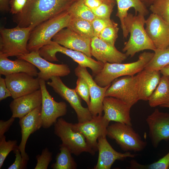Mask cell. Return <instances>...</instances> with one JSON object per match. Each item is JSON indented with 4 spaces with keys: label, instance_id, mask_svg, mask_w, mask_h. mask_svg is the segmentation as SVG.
Listing matches in <instances>:
<instances>
[{
    "label": "cell",
    "instance_id": "277c9868",
    "mask_svg": "<svg viewBox=\"0 0 169 169\" xmlns=\"http://www.w3.org/2000/svg\"><path fill=\"white\" fill-rule=\"evenodd\" d=\"M71 16L68 11L45 21L34 27L31 31L27 44L30 52L38 51L48 44L61 29L67 28Z\"/></svg>",
    "mask_w": 169,
    "mask_h": 169
},
{
    "label": "cell",
    "instance_id": "8fae6325",
    "mask_svg": "<svg viewBox=\"0 0 169 169\" xmlns=\"http://www.w3.org/2000/svg\"><path fill=\"white\" fill-rule=\"evenodd\" d=\"M50 79V81L47 82V84L69 103L76 113L79 122H83L92 118L93 116L88 108L82 105L80 97L74 89H70L66 86L60 77L53 76Z\"/></svg>",
    "mask_w": 169,
    "mask_h": 169
},
{
    "label": "cell",
    "instance_id": "f546056e",
    "mask_svg": "<svg viewBox=\"0 0 169 169\" xmlns=\"http://www.w3.org/2000/svg\"><path fill=\"white\" fill-rule=\"evenodd\" d=\"M67 28L79 35L90 39L94 37L92 22L90 21L71 17Z\"/></svg>",
    "mask_w": 169,
    "mask_h": 169
},
{
    "label": "cell",
    "instance_id": "44dd1931",
    "mask_svg": "<svg viewBox=\"0 0 169 169\" xmlns=\"http://www.w3.org/2000/svg\"><path fill=\"white\" fill-rule=\"evenodd\" d=\"M90 47L92 56L104 64L121 63L127 57L125 53L118 50L115 46L107 44L97 36L91 39Z\"/></svg>",
    "mask_w": 169,
    "mask_h": 169
},
{
    "label": "cell",
    "instance_id": "d6986e66",
    "mask_svg": "<svg viewBox=\"0 0 169 169\" xmlns=\"http://www.w3.org/2000/svg\"><path fill=\"white\" fill-rule=\"evenodd\" d=\"M53 41L68 49L81 52L91 57V40L83 37L68 28H64L53 38Z\"/></svg>",
    "mask_w": 169,
    "mask_h": 169
},
{
    "label": "cell",
    "instance_id": "4316f807",
    "mask_svg": "<svg viewBox=\"0 0 169 169\" xmlns=\"http://www.w3.org/2000/svg\"><path fill=\"white\" fill-rule=\"evenodd\" d=\"M152 107L169 103V76L163 75L148 100Z\"/></svg>",
    "mask_w": 169,
    "mask_h": 169
},
{
    "label": "cell",
    "instance_id": "9c48e42d",
    "mask_svg": "<svg viewBox=\"0 0 169 169\" xmlns=\"http://www.w3.org/2000/svg\"><path fill=\"white\" fill-rule=\"evenodd\" d=\"M108 96L119 99L132 107L139 100L137 74L115 79L106 91L105 97Z\"/></svg>",
    "mask_w": 169,
    "mask_h": 169
},
{
    "label": "cell",
    "instance_id": "1f68e13d",
    "mask_svg": "<svg viewBox=\"0 0 169 169\" xmlns=\"http://www.w3.org/2000/svg\"><path fill=\"white\" fill-rule=\"evenodd\" d=\"M169 167V151L158 161L148 165H142L132 159L130 161V169H168Z\"/></svg>",
    "mask_w": 169,
    "mask_h": 169
},
{
    "label": "cell",
    "instance_id": "30bf717a",
    "mask_svg": "<svg viewBox=\"0 0 169 169\" xmlns=\"http://www.w3.org/2000/svg\"><path fill=\"white\" fill-rule=\"evenodd\" d=\"M39 79L42 94L41 116L42 127L48 129L54 125L59 117L66 115L67 105L64 101H55L48 91L45 81Z\"/></svg>",
    "mask_w": 169,
    "mask_h": 169
},
{
    "label": "cell",
    "instance_id": "8d00e7d4",
    "mask_svg": "<svg viewBox=\"0 0 169 169\" xmlns=\"http://www.w3.org/2000/svg\"><path fill=\"white\" fill-rule=\"evenodd\" d=\"M115 5L113 4L103 3L98 7L92 10L96 18L110 19Z\"/></svg>",
    "mask_w": 169,
    "mask_h": 169
},
{
    "label": "cell",
    "instance_id": "52a82bcc",
    "mask_svg": "<svg viewBox=\"0 0 169 169\" xmlns=\"http://www.w3.org/2000/svg\"><path fill=\"white\" fill-rule=\"evenodd\" d=\"M72 124L62 118H58L54 124V133L72 154L78 156L87 152L94 155L95 152L89 145L84 136L73 129Z\"/></svg>",
    "mask_w": 169,
    "mask_h": 169
},
{
    "label": "cell",
    "instance_id": "836d02e7",
    "mask_svg": "<svg viewBox=\"0 0 169 169\" xmlns=\"http://www.w3.org/2000/svg\"><path fill=\"white\" fill-rule=\"evenodd\" d=\"M119 30L118 23L114 22L103 30L98 37L107 44L115 46V42L118 37Z\"/></svg>",
    "mask_w": 169,
    "mask_h": 169
},
{
    "label": "cell",
    "instance_id": "9a60e30c",
    "mask_svg": "<svg viewBox=\"0 0 169 169\" xmlns=\"http://www.w3.org/2000/svg\"><path fill=\"white\" fill-rule=\"evenodd\" d=\"M20 72L5 76L7 86L14 99L31 93L40 88L39 79Z\"/></svg>",
    "mask_w": 169,
    "mask_h": 169
},
{
    "label": "cell",
    "instance_id": "74e56055",
    "mask_svg": "<svg viewBox=\"0 0 169 169\" xmlns=\"http://www.w3.org/2000/svg\"><path fill=\"white\" fill-rule=\"evenodd\" d=\"M37 163L34 169H47L52 159V153L46 147L42 151L41 154L36 156Z\"/></svg>",
    "mask_w": 169,
    "mask_h": 169
},
{
    "label": "cell",
    "instance_id": "d590c367",
    "mask_svg": "<svg viewBox=\"0 0 169 169\" xmlns=\"http://www.w3.org/2000/svg\"><path fill=\"white\" fill-rule=\"evenodd\" d=\"M74 89L79 97L85 102L88 106L90 102L89 89L87 83L83 78L78 77Z\"/></svg>",
    "mask_w": 169,
    "mask_h": 169
},
{
    "label": "cell",
    "instance_id": "d6a6232c",
    "mask_svg": "<svg viewBox=\"0 0 169 169\" xmlns=\"http://www.w3.org/2000/svg\"><path fill=\"white\" fill-rule=\"evenodd\" d=\"M149 10L169 23V0H155Z\"/></svg>",
    "mask_w": 169,
    "mask_h": 169
},
{
    "label": "cell",
    "instance_id": "8992f818",
    "mask_svg": "<svg viewBox=\"0 0 169 169\" xmlns=\"http://www.w3.org/2000/svg\"><path fill=\"white\" fill-rule=\"evenodd\" d=\"M38 52L42 57L50 62L59 61L56 56L58 52L65 54L80 66L90 68L94 76L101 71L104 65V63L96 61L81 52L68 49L53 41L42 47Z\"/></svg>",
    "mask_w": 169,
    "mask_h": 169
},
{
    "label": "cell",
    "instance_id": "4dcf8cb0",
    "mask_svg": "<svg viewBox=\"0 0 169 169\" xmlns=\"http://www.w3.org/2000/svg\"><path fill=\"white\" fill-rule=\"evenodd\" d=\"M68 11L73 18L91 22L96 18L92 10L85 5L83 0H77Z\"/></svg>",
    "mask_w": 169,
    "mask_h": 169
},
{
    "label": "cell",
    "instance_id": "3957f363",
    "mask_svg": "<svg viewBox=\"0 0 169 169\" xmlns=\"http://www.w3.org/2000/svg\"><path fill=\"white\" fill-rule=\"evenodd\" d=\"M154 53L144 52L141 53L136 61L126 64H104L101 71L94 76V80L100 86L105 87L115 79L125 76H133L143 70L152 58Z\"/></svg>",
    "mask_w": 169,
    "mask_h": 169
},
{
    "label": "cell",
    "instance_id": "5bb4252c",
    "mask_svg": "<svg viewBox=\"0 0 169 169\" xmlns=\"http://www.w3.org/2000/svg\"><path fill=\"white\" fill-rule=\"evenodd\" d=\"M74 73L77 77L83 78L87 83L89 89L90 102L88 108L92 116L102 115L103 102L105 93L111 84L104 87L98 85L85 67L78 65L75 69Z\"/></svg>",
    "mask_w": 169,
    "mask_h": 169
},
{
    "label": "cell",
    "instance_id": "60d3db41",
    "mask_svg": "<svg viewBox=\"0 0 169 169\" xmlns=\"http://www.w3.org/2000/svg\"><path fill=\"white\" fill-rule=\"evenodd\" d=\"M28 0H10V12L12 14H17L21 13Z\"/></svg>",
    "mask_w": 169,
    "mask_h": 169
},
{
    "label": "cell",
    "instance_id": "7bdbcfd3",
    "mask_svg": "<svg viewBox=\"0 0 169 169\" xmlns=\"http://www.w3.org/2000/svg\"><path fill=\"white\" fill-rule=\"evenodd\" d=\"M15 118L11 116L8 120H0V139L3 138L4 134L7 131L14 122Z\"/></svg>",
    "mask_w": 169,
    "mask_h": 169
},
{
    "label": "cell",
    "instance_id": "c3c4849f",
    "mask_svg": "<svg viewBox=\"0 0 169 169\" xmlns=\"http://www.w3.org/2000/svg\"><path fill=\"white\" fill-rule=\"evenodd\" d=\"M103 3H111L115 5L116 1L115 0H101Z\"/></svg>",
    "mask_w": 169,
    "mask_h": 169
},
{
    "label": "cell",
    "instance_id": "f6af8a7d",
    "mask_svg": "<svg viewBox=\"0 0 169 169\" xmlns=\"http://www.w3.org/2000/svg\"><path fill=\"white\" fill-rule=\"evenodd\" d=\"M9 0H0V9L2 11H7L8 9Z\"/></svg>",
    "mask_w": 169,
    "mask_h": 169
},
{
    "label": "cell",
    "instance_id": "ac0fdd59",
    "mask_svg": "<svg viewBox=\"0 0 169 169\" xmlns=\"http://www.w3.org/2000/svg\"><path fill=\"white\" fill-rule=\"evenodd\" d=\"M41 110V105L19 118V124L21 129V139L18 147L23 161L26 164L29 160L28 156L25 151L28 139L31 134L42 127Z\"/></svg>",
    "mask_w": 169,
    "mask_h": 169
},
{
    "label": "cell",
    "instance_id": "681fc988",
    "mask_svg": "<svg viewBox=\"0 0 169 169\" xmlns=\"http://www.w3.org/2000/svg\"><path fill=\"white\" fill-rule=\"evenodd\" d=\"M162 108H169V103L168 104H166L161 105L160 106Z\"/></svg>",
    "mask_w": 169,
    "mask_h": 169
},
{
    "label": "cell",
    "instance_id": "7dc6e473",
    "mask_svg": "<svg viewBox=\"0 0 169 169\" xmlns=\"http://www.w3.org/2000/svg\"><path fill=\"white\" fill-rule=\"evenodd\" d=\"M155 0H141L143 3L147 7H149Z\"/></svg>",
    "mask_w": 169,
    "mask_h": 169
},
{
    "label": "cell",
    "instance_id": "f907efd6",
    "mask_svg": "<svg viewBox=\"0 0 169 169\" xmlns=\"http://www.w3.org/2000/svg\"><path fill=\"white\" fill-rule=\"evenodd\" d=\"M168 169H169V167Z\"/></svg>",
    "mask_w": 169,
    "mask_h": 169
},
{
    "label": "cell",
    "instance_id": "484cf974",
    "mask_svg": "<svg viewBox=\"0 0 169 169\" xmlns=\"http://www.w3.org/2000/svg\"><path fill=\"white\" fill-rule=\"evenodd\" d=\"M117 5V10L116 14L120 21L121 27L124 38H126L129 35L124 23L125 18L128 14V11L133 8L136 14L139 13L145 16L149 13L147 7L141 0H115Z\"/></svg>",
    "mask_w": 169,
    "mask_h": 169
},
{
    "label": "cell",
    "instance_id": "7a4b0ae2",
    "mask_svg": "<svg viewBox=\"0 0 169 169\" xmlns=\"http://www.w3.org/2000/svg\"><path fill=\"white\" fill-rule=\"evenodd\" d=\"M145 16L138 13L134 15L128 13L124 20L126 28L130 36L125 42L122 50L127 57H133L136 54L145 50L154 51L156 49L144 28Z\"/></svg>",
    "mask_w": 169,
    "mask_h": 169
},
{
    "label": "cell",
    "instance_id": "ffe728a7",
    "mask_svg": "<svg viewBox=\"0 0 169 169\" xmlns=\"http://www.w3.org/2000/svg\"><path fill=\"white\" fill-rule=\"evenodd\" d=\"M106 136H101L98 138V160L94 169H110L115 161H123L128 157L134 158L137 155L130 151L124 153L117 151L108 142Z\"/></svg>",
    "mask_w": 169,
    "mask_h": 169
},
{
    "label": "cell",
    "instance_id": "5b68a950",
    "mask_svg": "<svg viewBox=\"0 0 169 169\" xmlns=\"http://www.w3.org/2000/svg\"><path fill=\"white\" fill-rule=\"evenodd\" d=\"M32 29L30 27H21L18 25L11 28H1L0 55L18 57L29 53L27 44Z\"/></svg>",
    "mask_w": 169,
    "mask_h": 169
},
{
    "label": "cell",
    "instance_id": "e0dca14e",
    "mask_svg": "<svg viewBox=\"0 0 169 169\" xmlns=\"http://www.w3.org/2000/svg\"><path fill=\"white\" fill-rule=\"evenodd\" d=\"M146 31L156 49L169 46V23L152 13L146 19Z\"/></svg>",
    "mask_w": 169,
    "mask_h": 169
},
{
    "label": "cell",
    "instance_id": "ee69618b",
    "mask_svg": "<svg viewBox=\"0 0 169 169\" xmlns=\"http://www.w3.org/2000/svg\"><path fill=\"white\" fill-rule=\"evenodd\" d=\"M85 5L91 10L100 6L103 3L101 0H83Z\"/></svg>",
    "mask_w": 169,
    "mask_h": 169
},
{
    "label": "cell",
    "instance_id": "bcb514c9",
    "mask_svg": "<svg viewBox=\"0 0 169 169\" xmlns=\"http://www.w3.org/2000/svg\"><path fill=\"white\" fill-rule=\"evenodd\" d=\"M160 72L163 75L169 76V65L163 68Z\"/></svg>",
    "mask_w": 169,
    "mask_h": 169
},
{
    "label": "cell",
    "instance_id": "2e32d148",
    "mask_svg": "<svg viewBox=\"0 0 169 169\" xmlns=\"http://www.w3.org/2000/svg\"><path fill=\"white\" fill-rule=\"evenodd\" d=\"M146 121L149 128V136L152 146L157 148L162 141H169V113L156 109Z\"/></svg>",
    "mask_w": 169,
    "mask_h": 169
},
{
    "label": "cell",
    "instance_id": "7c38bea8",
    "mask_svg": "<svg viewBox=\"0 0 169 169\" xmlns=\"http://www.w3.org/2000/svg\"><path fill=\"white\" fill-rule=\"evenodd\" d=\"M109 121L102 115L93 116L83 122L72 124L73 129L82 134L90 147L95 151H98V139L101 136H106Z\"/></svg>",
    "mask_w": 169,
    "mask_h": 169
},
{
    "label": "cell",
    "instance_id": "f1b7e54d",
    "mask_svg": "<svg viewBox=\"0 0 169 169\" xmlns=\"http://www.w3.org/2000/svg\"><path fill=\"white\" fill-rule=\"evenodd\" d=\"M153 51L152 58L146 65L144 69L160 71L169 65V46L163 49H156Z\"/></svg>",
    "mask_w": 169,
    "mask_h": 169
},
{
    "label": "cell",
    "instance_id": "f35d334b",
    "mask_svg": "<svg viewBox=\"0 0 169 169\" xmlns=\"http://www.w3.org/2000/svg\"><path fill=\"white\" fill-rule=\"evenodd\" d=\"M114 22L110 19H104L96 18L92 22L94 37H98L103 30L106 27L112 24Z\"/></svg>",
    "mask_w": 169,
    "mask_h": 169
},
{
    "label": "cell",
    "instance_id": "4fadbf2b",
    "mask_svg": "<svg viewBox=\"0 0 169 169\" xmlns=\"http://www.w3.org/2000/svg\"><path fill=\"white\" fill-rule=\"evenodd\" d=\"M17 57L27 60L35 66L40 71L38 77L45 81H48L53 76H67L70 72V69L67 64L52 63L42 57L38 51H32Z\"/></svg>",
    "mask_w": 169,
    "mask_h": 169
},
{
    "label": "cell",
    "instance_id": "ba28073f",
    "mask_svg": "<svg viewBox=\"0 0 169 169\" xmlns=\"http://www.w3.org/2000/svg\"><path fill=\"white\" fill-rule=\"evenodd\" d=\"M106 136L115 140L121 149L125 152L141 151L147 145L146 142L141 139L132 125L123 123L115 122L109 125Z\"/></svg>",
    "mask_w": 169,
    "mask_h": 169
},
{
    "label": "cell",
    "instance_id": "d4e9b609",
    "mask_svg": "<svg viewBox=\"0 0 169 169\" xmlns=\"http://www.w3.org/2000/svg\"><path fill=\"white\" fill-rule=\"evenodd\" d=\"M23 72L34 77L38 76L36 67L30 62L18 58L14 60L0 55V74L4 76Z\"/></svg>",
    "mask_w": 169,
    "mask_h": 169
},
{
    "label": "cell",
    "instance_id": "ab89813d",
    "mask_svg": "<svg viewBox=\"0 0 169 169\" xmlns=\"http://www.w3.org/2000/svg\"><path fill=\"white\" fill-rule=\"evenodd\" d=\"M15 154V158L13 163L8 168V169H23L26 168L27 164H25L18 147L13 151Z\"/></svg>",
    "mask_w": 169,
    "mask_h": 169
},
{
    "label": "cell",
    "instance_id": "b9f144b4",
    "mask_svg": "<svg viewBox=\"0 0 169 169\" xmlns=\"http://www.w3.org/2000/svg\"><path fill=\"white\" fill-rule=\"evenodd\" d=\"M11 94L8 89L6 83L5 78L0 77V100H3L9 97Z\"/></svg>",
    "mask_w": 169,
    "mask_h": 169
},
{
    "label": "cell",
    "instance_id": "e575fe53",
    "mask_svg": "<svg viewBox=\"0 0 169 169\" xmlns=\"http://www.w3.org/2000/svg\"><path fill=\"white\" fill-rule=\"evenodd\" d=\"M18 147L17 140L6 141L5 136L0 139V169L2 168L5 159L10 152Z\"/></svg>",
    "mask_w": 169,
    "mask_h": 169
},
{
    "label": "cell",
    "instance_id": "6da1fadb",
    "mask_svg": "<svg viewBox=\"0 0 169 169\" xmlns=\"http://www.w3.org/2000/svg\"><path fill=\"white\" fill-rule=\"evenodd\" d=\"M77 0H28L14 21L21 27L32 29L43 22L68 11Z\"/></svg>",
    "mask_w": 169,
    "mask_h": 169
},
{
    "label": "cell",
    "instance_id": "7402d4cb",
    "mask_svg": "<svg viewBox=\"0 0 169 169\" xmlns=\"http://www.w3.org/2000/svg\"><path fill=\"white\" fill-rule=\"evenodd\" d=\"M104 117L109 120L132 125L130 116L131 107L115 98L105 97L103 102Z\"/></svg>",
    "mask_w": 169,
    "mask_h": 169
},
{
    "label": "cell",
    "instance_id": "83f0119b",
    "mask_svg": "<svg viewBox=\"0 0 169 169\" xmlns=\"http://www.w3.org/2000/svg\"><path fill=\"white\" fill-rule=\"evenodd\" d=\"M60 152L56 157V162L51 167L53 169H75L77 165L69 150L62 144L59 146Z\"/></svg>",
    "mask_w": 169,
    "mask_h": 169
},
{
    "label": "cell",
    "instance_id": "603a6c76",
    "mask_svg": "<svg viewBox=\"0 0 169 169\" xmlns=\"http://www.w3.org/2000/svg\"><path fill=\"white\" fill-rule=\"evenodd\" d=\"M42 94L40 89L28 94L14 99L9 107L12 116L20 118L41 105Z\"/></svg>",
    "mask_w": 169,
    "mask_h": 169
},
{
    "label": "cell",
    "instance_id": "cb8c5ba5",
    "mask_svg": "<svg viewBox=\"0 0 169 169\" xmlns=\"http://www.w3.org/2000/svg\"><path fill=\"white\" fill-rule=\"evenodd\" d=\"M160 73L159 71L144 69L137 73L139 100H148L160 82Z\"/></svg>",
    "mask_w": 169,
    "mask_h": 169
}]
</instances>
